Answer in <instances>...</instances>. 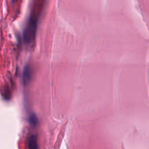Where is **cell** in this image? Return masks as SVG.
<instances>
[{
  "label": "cell",
  "instance_id": "obj_4",
  "mask_svg": "<svg viewBox=\"0 0 149 149\" xmlns=\"http://www.w3.org/2000/svg\"><path fill=\"white\" fill-rule=\"evenodd\" d=\"M29 123H30V125L33 126H36L37 124V122H38V119L37 118V116L34 113H31V115L29 116Z\"/></svg>",
  "mask_w": 149,
  "mask_h": 149
},
{
  "label": "cell",
  "instance_id": "obj_2",
  "mask_svg": "<svg viewBox=\"0 0 149 149\" xmlns=\"http://www.w3.org/2000/svg\"><path fill=\"white\" fill-rule=\"evenodd\" d=\"M32 77V71L29 65H26L23 70V81L24 84H28L31 80Z\"/></svg>",
  "mask_w": 149,
  "mask_h": 149
},
{
  "label": "cell",
  "instance_id": "obj_3",
  "mask_svg": "<svg viewBox=\"0 0 149 149\" xmlns=\"http://www.w3.org/2000/svg\"><path fill=\"white\" fill-rule=\"evenodd\" d=\"M29 149H38L37 137L36 135L31 136L28 140Z\"/></svg>",
  "mask_w": 149,
  "mask_h": 149
},
{
  "label": "cell",
  "instance_id": "obj_1",
  "mask_svg": "<svg viewBox=\"0 0 149 149\" xmlns=\"http://www.w3.org/2000/svg\"><path fill=\"white\" fill-rule=\"evenodd\" d=\"M37 19L34 16H31L27 23L23 31V40L26 44H30L35 37L37 30Z\"/></svg>",
  "mask_w": 149,
  "mask_h": 149
}]
</instances>
